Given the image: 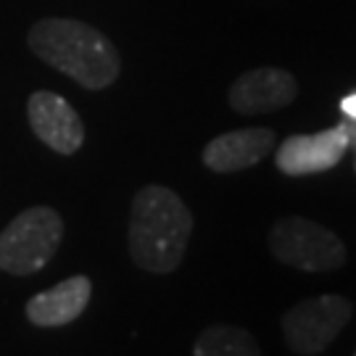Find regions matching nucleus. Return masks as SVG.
<instances>
[{
	"mask_svg": "<svg viewBox=\"0 0 356 356\" xmlns=\"http://www.w3.org/2000/svg\"><path fill=\"white\" fill-rule=\"evenodd\" d=\"M193 235V214L175 191L145 185L129 209V256L153 275H169L179 267Z\"/></svg>",
	"mask_w": 356,
	"mask_h": 356,
	"instance_id": "nucleus-1",
	"label": "nucleus"
},
{
	"mask_svg": "<svg viewBox=\"0 0 356 356\" xmlns=\"http://www.w3.org/2000/svg\"><path fill=\"white\" fill-rule=\"evenodd\" d=\"M26 42L40 61L88 90L108 88L122 69L114 42L76 19H40L29 29Z\"/></svg>",
	"mask_w": 356,
	"mask_h": 356,
	"instance_id": "nucleus-2",
	"label": "nucleus"
},
{
	"mask_svg": "<svg viewBox=\"0 0 356 356\" xmlns=\"http://www.w3.org/2000/svg\"><path fill=\"white\" fill-rule=\"evenodd\" d=\"M64 238V219L51 206H32L13 216L0 232V269L8 275H35L58 251Z\"/></svg>",
	"mask_w": 356,
	"mask_h": 356,
	"instance_id": "nucleus-3",
	"label": "nucleus"
},
{
	"mask_svg": "<svg viewBox=\"0 0 356 356\" xmlns=\"http://www.w3.org/2000/svg\"><path fill=\"white\" fill-rule=\"evenodd\" d=\"M269 248L277 261L301 272H332L346 264L343 241L306 216H285L269 232Z\"/></svg>",
	"mask_w": 356,
	"mask_h": 356,
	"instance_id": "nucleus-4",
	"label": "nucleus"
},
{
	"mask_svg": "<svg viewBox=\"0 0 356 356\" xmlns=\"http://www.w3.org/2000/svg\"><path fill=\"white\" fill-rule=\"evenodd\" d=\"M351 319V304L343 296L325 293L291 306L282 314V335L291 351L301 356H314L325 351L338 338V332Z\"/></svg>",
	"mask_w": 356,
	"mask_h": 356,
	"instance_id": "nucleus-5",
	"label": "nucleus"
},
{
	"mask_svg": "<svg viewBox=\"0 0 356 356\" xmlns=\"http://www.w3.org/2000/svg\"><path fill=\"white\" fill-rule=\"evenodd\" d=\"M356 143V122H341L317 135H291L280 143L275 153V164L288 177H304L327 172L346 156Z\"/></svg>",
	"mask_w": 356,
	"mask_h": 356,
	"instance_id": "nucleus-6",
	"label": "nucleus"
},
{
	"mask_svg": "<svg viewBox=\"0 0 356 356\" xmlns=\"http://www.w3.org/2000/svg\"><path fill=\"white\" fill-rule=\"evenodd\" d=\"M26 116H29L32 132L51 151L72 156V153L82 148L85 124H82L79 114L69 106L66 98L56 95V92H48V90L32 92L29 101H26Z\"/></svg>",
	"mask_w": 356,
	"mask_h": 356,
	"instance_id": "nucleus-7",
	"label": "nucleus"
},
{
	"mask_svg": "<svg viewBox=\"0 0 356 356\" xmlns=\"http://www.w3.org/2000/svg\"><path fill=\"white\" fill-rule=\"evenodd\" d=\"M298 95V82L296 76L288 74L285 69L275 66H259L241 74L232 88H229V106L232 111L243 116L269 114L291 106Z\"/></svg>",
	"mask_w": 356,
	"mask_h": 356,
	"instance_id": "nucleus-8",
	"label": "nucleus"
},
{
	"mask_svg": "<svg viewBox=\"0 0 356 356\" xmlns=\"http://www.w3.org/2000/svg\"><path fill=\"white\" fill-rule=\"evenodd\" d=\"M275 148V132L267 127H248L225 132L204 148V164L211 172L227 175L256 166Z\"/></svg>",
	"mask_w": 356,
	"mask_h": 356,
	"instance_id": "nucleus-9",
	"label": "nucleus"
},
{
	"mask_svg": "<svg viewBox=\"0 0 356 356\" xmlns=\"http://www.w3.org/2000/svg\"><path fill=\"white\" fill-rule=\"evenodd\" d=\"M90 293H92L90 277L85 275L66 277L64 282L53 285L51 291H42L26 301V319L38 327H64L88 309Z\"/></svg>",
	"mask_w": 356,
	"mask_h": 356,
	"instance_id": "nucleus-10",
	"label": "nucleus"
},
{
	"mask_svg": "<svg viewBox=\"0 0 356 356\" xmlns=\"http://www.w3.org/2000/svg\"><path fill=\"white\" fill-rule=\"evenodd\" d=\"M193 356H261L256 338L235 325H211L193 346Z\"/></svg>",
	"mask_w": 356,
	"mask_h": 356,
	"instance_id": "nucleus-11",
	"label": "nucleus"
},
{
	"mask_svg": "<svg viewBox=\"0 0 356 356\" xmlns=\"http://www.w3.org/2000/svg\"><path fill=\"white\" fill-rule=\"evenodd\" d=\"M341 111H343L348 119H354V122H356V92L346 95L343 101H341Z\"/></svg>",
	"mask_w": 356,
	"mask_h": 356,
	"instance_id": "nucleus-12",
	"label": "nucleus"
}]
</instances>
